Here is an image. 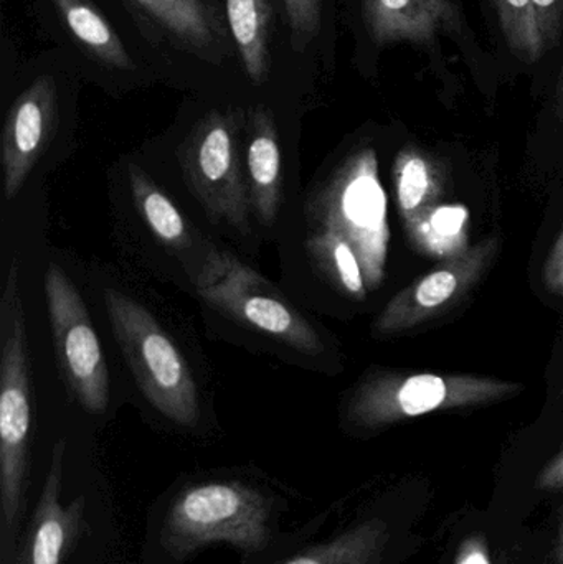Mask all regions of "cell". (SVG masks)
<instances>
[{"instance_id": "obj_27", "label": "cell", "mask_w": 563, "mask_h": 564, "mask_svg": "<svg viewBox=\"0 0 563 564\" xmlns=\"http://www.w3.org/2000/svg\"><path fill=\"white\" fill-rule=\"evenodd\" d=\"M455 564H492L488 545L481 536H469L459 545Z\"/></svg>"}, {"instance_id": "obj_19", "label": "cell", "mask_w": 563, "mask_h": 564, "mask_svg": "<svg viewBox=\"0 0 563 564\" xmlns=\"http://www.w3.org/2000/svg\"><path fill=\"white\" fill-rule=\"evenodd\" d=\"M397 207L403 225L410 224L426 208L440 204L445 194L439 162L415 145L400 149L393 162Z\"/></svg>"}, {"instance_id": "obj_3", "label": "cell", "mask_w": 563, "mask_h": 564, "mask_svg": "<svg viewBox=\"0 0 563 564\" xmlns=\"http://www.w3.org/2000/svg\"><path fill=\"white\" fill-rule=\"evenodd\" d=\"M85 79L59 50H42L20 63L0 135L3 197L13 200L30 172L58 141L75 111Z\"/></svg>"}, {"instance_id": "obj_21", "label": "cell", "mask_w": 563, "mask_h": 564, "mask_svg": "<svg viewBox=\"0 0 563 564\" xmlns=\"http://www.w3.org/2000/svg\"><path fill=\"white\" fill-rule=\"evenodd\" d=\"M310 260L340 294L364 301L367 297L366 280L354 248L339 235L327 230H311L306 240Z\"/></svg>"}, {"instance_id": "obj_2", "label": "cell", "mask_w": 563, "mask_h": 564, "mask_svg": "<svg viewBox=\"0 0 563 564\" xmlns=\"http://www.w3.org/2000/svg\"><path fill=\"white\" fill-rule=\"evenodd\" d=\"M30 13L85 83L112 96L161 83L118 0H32Z\"/></svg>"}, {"instance_id": "obj_26", "label": "cell", "mask_w": 563, "mask_h": 564, "mask_svg": "<svg viewBox=\"0 0 563 564\" xmlns=\"http://www.w3.org/2000/svg\"><path fill=\"white\" fill-rule=\"evenodd\" d=\"M19 56H17L15 40L12 39V33L7 29L6 23H2V35H0V76H2V85H10L13 76L17 75L20 68Z\"/></svg>"}, {"instance_id": "obj_8", "label": "cell", "mask_w": 563, "mask_h": 564, "mask_svg": "<svg viewBox=\"0 0 563 564\" xmlns=\"http://www.w3.org/2000/svg\"><path fill=\"white\" fill-rule=\"evenodd\" d=\"M238 69L250 105H303L317 89L297 58L280 0H221Z\"/></svg>"}, {"instance_id": "obj_24", "label": "cell", "mask_w": 563, "mask_h": 564, "mask_svg": "<svg viewBox=\"0 0 563 564\" xmlns=\"http://www.w3.org/2000/svg\"><path fill=\"white\" fill-rule=\"evenodd\" d=\"M542 52L557 45L563 29V0H532Z\"/></svg>"}, {"instance_id": "obj_9", "label": "cell", "mask_w": 563, "mask_h": 564, "mask_svg": "<svg viewBox=\"0 0 563 564\" xmlns=\"http://www.w3.org/2000/svg\"><path fill=\"white\" fill-rule=\"evenodd\" d=\"M112 334L149 403L178 426L194 427L201 417L197 384L187 360L158 318L134 299L106 289Z\"/></svg>"}, {"instance_id": "obj_14", "label": "cell", "mask_w": 563, "mask_h": 564, "mask_svg": "<svg viewBox=\"0 0 563 564\" xmlns=\"http://www.w3.org/2000/svg\"><path fill=\"white\" fill-rule=\"evenodd\" d=\"M360 46L380 50L389 43L429 45L458 26L452 0H349Z\"/></svg>"}, {"instance_id": "obj_1", "label": "cell", "mask_w": 563, "mask_h": 564, "mask_svg": "<svg viewBox=\"0 0 563 564\" xmlns=\"http://www.w3.org/2000/svg\"><path fill=\"white\" fill-rule=\"evenodd\" d=\"M159 82L250 106L221 0H118Z\"/></svg>"}, {"instance_id": "obj_20", "label": "cell", "mask_w": 563, "mask_h": 564, "mask_svg": "<svg viewBox=\"0 0 563 564\" xmlns=\"http://www.w3.org/2000/svg\"><path fill=\"white\" fill-rule=\"evenodd\" d=\"M389 543V527L367 520L331 542L293 556L284 564H380Z\"/></svg>"}, {"instance_id": "obj_30", "label": "cell", "mask_w": 563, "mask_h": 564, "mask_svg": "<svg viewBox=\"0 0 563 564\" xmlns=\"http://www.w3.org/2000/svg\"><path fill=\"white\" fill-rule=\"evenodd\" d=\"M555 556H557L559 564H563V522L561 530H559L557 549H555Z\"/></svg>"}, {"instance_id": "obj_6", "label": "cell", "mask_w": 563, "mask_h": 564, "mask_svg": "<svg viewBox=\"0 0 563 564\" xmlns=\"http://www.w3.org/2000/svg\"><path fill=\"white\" fill-rule=\"evenodd\" d=\"M32 365L17 261L0 299V503L3 529L15 530L29 469Z\"/></svg>"}, {"instance_id": "obj_28", "label": "cell", "mask_w": 563, "mask_h": 564, "mask_svg": "<svg viewBox=\"0 0 563 564\" xmlns=\"http://www.w3.org/2000/svg\"><path fill=\"white\" fill-rule=\"evenodd\" d=\"M538 487L544 490L563 489V451L542 470L538 479Z\"/></svg>"}, {"instance_id": "obj_25", "label": "cell", "mask_w": 563, "mask_h": 564, "mask_svg": "<svg viewBox=\"0 0 563 564\" xmlns=\"http://www.w3.org/2000/svg\"><path fill=\"white\" fill-rule=\"evenodd\" d=\"M544 282L549 292L563 295V228L545 261Z\"/></svg>"}, {"instance_id": "obj_15", "label": "cell", "mask_w": 563, "mask_h": 564, "mask_svg": "<svg viewBox=\"0 0 563 564\" xmlns=\"http://www.w3.org/2000/svg\"><path fill=\"white\" fill-rule=\"evenodd\" d=\"M281 109L257 102L247 108L245 171L253 214L263 227L277 221L283 200Z\"/></svg>"}, {"instance_id": "obj_23", "label": "cell", "mask_w": 563, "mask_h": 564, "mask_svg": "<svg viewBox=\"0 0 563 564\" xmlns=\"http://www.w3.org/2000/svg\"><path fill=\"white\" fill-rule=\"evenodd\" d=\"M502 35L522 62L535 63L544 56L532 0H492Z\"/></svg>"}, {"instance_id": "obj_12", "label": "cell", "mask_w": 563, "mask_h": 564, "mask_svg": "<svg viewBox=\"0 0 563 564\" xmlns=\"http://www.w3.org/2000/svg\"><path fill=\"white\" fill-rule=\"evenodd\" d=\"M45 294L63 377L86 411L102 413L109 403V370L85 301L56 263L46 268Z\"/></svg>"}, {"instance_id": "obj_4", "label": "cell", "mask_w": 563, "mask_h": 564, "mask_svg": "<svg viewBox=\"0 0 563 564\" xmlns=\"http://www.w3.org/2000/svg\"><path fill=\"white\" fill-rule=\"evenodd\" d=\"M248 106L197 96L175 154L208 217L247 234L253 212L245 174Z\"/></svg>"}, {"instance_id": "obj_17", "label": "cell", "mask_w": 563, "mask_h": 564, "mask_svg": "<svg viewBox=\"0 0 563 564\" xmlns=\"http://www.w3.org/2000/svg\"><path fill=\"white\" fill-rule=\"evenodd\" d=\"M294 52L316 79L336 66L340 0H280Z\"/></svg>"}, {"instance_id": "obj_13", "label": "cell", "mask_w": 563, "mask_h": 564, "mask_svg": "<svg viewBox=\"0 0 563 564\" xmlns=\"http://www.w3.org/2000/svg\"><path fill=\"white\" fill-rule=\"evenodd\" d=\"M499 240L486 238L462 257L442 261L440 267L393 295L373 324L377 337H393L425 324L458 304L496 260Z\"/></svg>"}, {"instance_id": "obj_11", "label": "cell", "mask_w": 563, "mask_h": 564, "mask_svg": "<svg viewBox=\"0 0 563 564\" xmlns=\"http://www.w3.org/2000/svg\"><path fill=\"white\" fill-rule=\"evenodd\" d=\"M198 295L212 308L310 357L324 351L320 332L257 270L230 253H212L202 267Z\"/></svg>"}, {"instance_id": "obj_31", "label": "cell", "mask_w": 563, "mask_h": 564, "mask_svg": "<svg viewBox=\"0 0 563 564\" xmlns=\"http://www.w3.org/2000/svg\"><path fill=\"white\" fill-rule=\"evenodd\" d=\"M561 393L563 394V378H562V390H561Z\"/></svg>"}, {"instance_id": "obj_7", "label": "cell", "mask_w": 563, "mask_h": 564, "mask_svg": "<svg viewBox=\"0 0 563 564\" xmlns=\"http://www.w3.org/2000/svg\"><path fill=\"white\" fill-rule=\"evenodd\" d=\"M524 391V384L468 373L366 375L347 401V421L360 430H380L435 411L501 403Z\"/></svg>"}, {"instance_id": "obj_29", "label": "cell", "mask_w": 563, "mask_h": 564, "mask_svg": "<svg viewBox=\"0 0 563 564\" xmlns=\"http://www.w3.org/2000/svg\"><path fill=\"white\" fill-rule=\"evenodd\" d=\"M555 102H557L559 115L563 118V62L559 73L557 86H555Z\"/></svg>"}, {"instance_id": "obj_22", "label": "cell", "mask_w": 563, "mask_h": 564, "mask_svg": "<svg viewBox=\"0 0 563 564\" xmlns=\"http://www.w3.org/2000/svg\"><path fill=\"white\" fill-rule=\"evenodd\" d=\"M128 175L136 208L152 235L169 247H187L191 243L187 225L174 202L134 162L128 164Z\"/></svg>"}, {"instance_id": "obj_10", "label": "cell", "mask_w": 563, "mask_h": 564, "mask_svg": "<svg viewBox=\"0 0 563 564\" xmlns=\"http://www.w3.org/2000/svg\"><path fill=\"white\" fill-rule=\"evenodd\" d=\"M270 509L260 492L238 482H208L184 490L164 523L165 549L185 556L210 543L258 552L270 539Z\"/></svg>"}, {"instance_id": "obj_18", "label": "cell", "mask_w": 563, "mask_h": 564, "mask_svg": "<svg viewBox=\"0 0 563 564\" xmlns=\"http://www.w3.org/2000/svg\"><path fill=\"white\" fill-rule=\"evenodd\" d=\"M469 212L465 205L439 204L405 225L416 251L432 260L448 261L469 250Z\"/></svg>"}, {"instance_id": "obj_5", "label": "cell", "mask_w": 563, "mask_h": 564, "mask_svg": "<svg viewBox=\"0 0 563 564\" xmlns=\"http://www.w3.org/2000/svg\"><path fill=\"white\" fill-rule=\"evenodd\" d=\"M311 230L343 237L356 251L369 291L386 280L390 227L387 195L379 177L376 149H356L307 198Z\"/></svg>"}, {"instance_id": "obj_16", "label": "cell", "mask_w": 563, "mask_h": 564, "mask_svg": "<svg viewBox=\"0 0 563 564\" xmlns=\"http://www.w3.org/2000/svg\"><path fill=\"white\" fill-rule=\"evenodd\" d=\"M66 443L59 440L36 503L29 532L23 540L17 564H59L69 543L78 536L85 517V500L75 499L68 507L59 503Z\"/></svg>"}]
</instances>
